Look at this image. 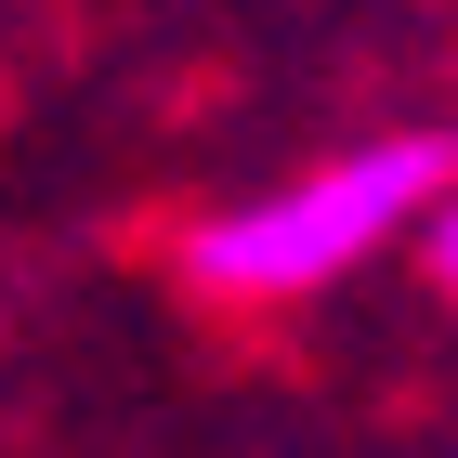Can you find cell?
<instances>
[{"mask_svg": "<svg viewBox=\"0 0 458 458\" xmlns=\"http://www.w3.org/2000/svg\"><path fill=\"white\" fill-rule=\"evenodd\" d=\"M432 276L458 288V183H445V197H432Z\"/></svg>", "mask_w": 458, "mask_h": 458, "instance_id": "2", "label": "cell"}, {"mask_svg": "<svg viewBox=\"0 0 458 458\" xmlns=\"http://www.w3.org/2000/svg\"><path fill=\"white\" fill-rule=\"evenodd\" d=\"M445 183H458V131L353 144V157H327V171H301V183H276V197H249V210L197 223L183 276L210 288V301H301V288L353 276L393 223H432Z\"/></svg>", "mask_w": 458, "mask_h": 458, "instance_id": "1", "label": "cell"}]
</instances>
